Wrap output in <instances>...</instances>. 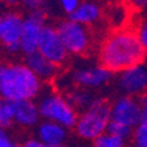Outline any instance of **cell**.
I'll return each instance as SVG.
<instances>
[{"instance_id":"cell-5","label":"cell","mask_w":147,"mask_h":147,"mask_svg":"<svg viewBox=\"0 0 147 147\" xmlns=\"http://www.w3.org/2000/svg\"><path fill=\"white\" fill-rule=\"evenodd\" d=\"M54 26L68 55L80 57L91 50L92 36L88 28L72 21L71 18H63Z\"/></svg>"},{"instance_id":"cell-16","label":"cell","mask_w":147,"mask_h":147,"mask_svg":"<svg viewBox=\"0 0 147 147\" xmlns=\"http://www.w3.org/2000/svg\"><path fill=\"white\" fill-rule=\"evenodd\" d=\"M66 97L71 102V105L78 110V113H80L88 107H91L98 98V96L92 91H87V89L82 88H72L67 92Z\"/></svg>"},{"instance_id":"cell-14","label":"cell","mask_w":147,"mask_h":147,"mask_svg":"<svg viewBox=\"0 0 147 147\" xmlns=\"http://www.w3.org/2000/svg\"><path fill=\"white\" fill-rule=\"evenodd\" d=\"M13 107V119L15 123L20 127L30 129L36 127L41 121L38 107L34 100H24L12 102Z\"/></svg>"},{"instance_id":"cell-28","label":"cell","mask_w":147,"mask_h":147,"mask_svg":"<svg viewBox=\"0 0 147 147\" xmlns=\"http://www.w3.org/2000/svg\"><path fill=\"white\" fill-rule=\"evenodd\" d=\"M126 3L134 9H147V0H126Z\"/></svg>"},{"instance_id":"cell-32","label":"cell","mask_w":147,"mask_h":147,"mask_svg":"<svg viewBox=\"0 0 147 147\" xmlns=\"http://www.w3.org/2000/svg\"><path fill=\"white\" fill-rule=\"evenodd\" d=\"M46 1H47V0H46Z\"/></svg>"},{"instance_id":"cell-24","label":"cell","mask_w":147,"mask_h":147,"mask_svg":"<svg viewBox=\"0 0 147 147\" xmlns=\"http://www.w3.org/2000/svg\"><path fill=\"white\" fill-rule=\"evenodd\" d=\"M0 147H21V143L13 139L8 130L0 129Z\"/></svg>"},{"instance_id":"cell-30","label":"cell","mask_w":147,"mask_h":147,"mask_svg":"<svg viewBox=\"0 0 147 147\" xmlns=\"http://www.w3.org/2000/svg\"><path fill=\"white\" fill-rule=\"evenodd\" d=\"M96 1H98V3H100V1H114V0H96Z\"/></svg>"},{"instance_id":"cell-29","label":"cell","mask_w":147,"mask_h":147,"mask_svg":"<svg viewBox=\"0 0 147 147\" xmlns=\"http://www.w3.org/2000/svg\"><path fill=\"white\" fill-rule=\"evenodd\" d=\"M0 3L8 8H13V7H17L20 4V0H0Z\"/></svg>"},{"instance_id":"cell-20","label":"cell","mask_w":147,"mask_h":147,"mask_svg":"<svg viewBox=\"0 0 147 147\" xmlns=\"http://www.w3.org/2000/svg\"><path fill=\"white\" fill-rule=\"evenodd\" d=\"M15 123L13 119V107L12 102H7L3 101L0 105V129L8 130Z\"/></svg>"},{"instance_id":"cell-22","label":"cell","mask_w":147,"mask_h":147,"mask_svg":"<svg viewBox=\"0 0 147 147\" xmlns=\"http://www.w3.org/2000/svg\"><path fill=\"white\" fill-rule=\"evenodd\" d=\"M135 33H137L138 38H139V42L142 43V46L147 51V15L143 16L139 20V22L137 25V29H135Z\"/></svg>"},{"instance_id":"cell-19","label":"cell","mask_w":147,"mask_h":147,"mask_svg":"<svg viewBox=\"0 0 147 147\" xmlns=\"http://www.w3.org/2000/svg\"><path fill=\"white\" fill-rule=\"evenodd\" d=\"M131 147H147V122H139L131 131Z\"/></svg>"},{"instance_id":"cell-12","label":"cell","mask_w":147,"mask_h":147,"mask_svg":"<svg viewBox=\"0 0 147 147\" xmlns=\"http://www.w3.org/2000/svg\"><path fill=\"white\" fill-rule=\"evenodd\" d=\"M70 130L50 121H40L36 126V138L46 147H66Z\"/></svg>"},{"instance_id":"cell-13","label":"cell","mask_w":147,"mask_h":147,"mask_svg":"<svg viewBox=\"0 0 147 147\" xmlns=\"http://www.w3.org/2000/svg\"><path fill=\"white\" fill-rule=\"evenodd\" d=\"M24 64L42 83L54 82L57 79V76L59 75V70H61V67L51 63V62L47 61L46 58H43L42 55L38 54L37 51L33 53V54L25 55Z\"/></svg>"},{"instance_id":"cell-26","label":"cell","mask_w":147,"mask_h":147,"mask_svg":"<svg viewBox=\"0 0 147 147\" xmlns=\"http://www.w3.org/2000/svg\"><path fill=\"white\" fill-rule=\"evenodd\" d=\"M138 107H139V116H141V122H147V93L138 96Z\"/></svg>"},{"instance_id":"cell-9","label":"cell","mask_w":147,"mask_h":147,"mask_svg":"<svg viewBox=\"0 0 147 147\" xmlns=\"http://www.w3.org/2000/svg\"><path fill=\"white\" fill-rule=\"evenodd\" d=\"M37 53L51 63L57 64L58 67L63 66L70 58V55L67 54L58 33H57L55 26L50 24H46L41 32L38 45H37Z\"/></svg>"},{"instance_id":"cell-17","label":"cell","mask_w":147,"mask_h":147,"mask_svg":"<svg viewBox=\"0 0 147 147\" xmlns=\"http://www.w3.org/2000/svg\"><path fill=\"white\" fill-rule=\"evenodd\" d=\"M108 20L116 29H119L125 24L126 18H127V9L123 5H119L118 3L113 4L108 11Z\"/></svg>"},{"instance_id":"cell-4","label":"cell","mask_w":147,"mask_h":147,"mask_svg":"<svg viewBox=\"0 0 147 147\" xmlns=\"http://www.w3.org/2000/svg\"><path fill=\"white\" fill-rule=\"evenodd\" d=\"M37 107L42 121H50L66 127L74 129L78 121V110L67 97L57 91H47L40 96Z\"/></svg>"},{"instance_id":"cell-31","label":"cell","mask_w":147,"mask_h":147,"mask_svg":"<svg viewBox=\"0 0 147 147\" xmlns=\"http://www.w3.org/2000/svg\"><path fill=\"white\" fill-rule=\"evenodd\" d=\"M1 102H3V98L0 97V105H1Z\"/></svg>"},{"instance_id":"cell-18","label":"cell","mask_w":147,"mask_h":147,"mask_svg":"<svg viewBox=\"0 0 147 147\" xmlns=\"http://www.w3.org/2000/svg\"><path fill=\"white\" fill-rule=\"evenodd\" d=\"M126 142L127 141L117 135L104 133L92 142V147H126Z\"/></svg>"},{"instance_id":"cell-23","label":"cell","mask_w":147,"mask_h":147,"mask_svg":"<svg viewBox=\"0 0 147 147\" xmlns=\"http://www.w3.org/2000/svg\"><path fill=\"white\" fill-rule=\"evenodd\" d=\"M57 1H58V5L62 12L66 13L67 16H71L83 0H57Z\"/></svg>"},{"instance_id":"cell-2","label":"cell","mask_w":147,"mask_h":147,"mask_svg":"<svg viewBox=\"0 0 147 147\" xmlns=\"http://www.w3.org/2000/svg\"><path fill=\"white\" fill-rule=\"evenodd\" d=\"M42 89L43 83L24 63H0V97L3 101L36 100Z\"/></svg>"},{"instance_id":"cell-27","label":"cell","mask_w":147,"mask_h":147,"mask_svg":"<svg viewBox=\"0 0 147 147\" xmlns=\"http://www.w3.org/2000/svg\"><path fill=\"white\" fill-rule=\"evenodd\" d=\"M21 147H46L40 139H37L36 137L33 138H28L21 143Z\"/></svg>"},{"instance_id":"cell-6","label":"cell","mask_w":147,"mask_h":147,"mask_svg":"<svg viewBox=\"0 0 147 147\" xmlns=\"http://www.w3.org/2000/svg\"><path fill=\"white\" fill-rule=\"evenodd\" d=\"M67 78L74 88L95 92L107 87L113 79V74L100 63H84L75 66L71 71H68Z\"/></svg>"},{"instance_id":"cell-21","label":"cell","mask_w":147,"mask_h":147,"mask_svg":"<svg viewBox=\"0 0 147 147\" xmlns=\"http://www.w3.org/2000/svg\"><path fill=\"white\" fill-rule=\"evenodd\" d=\"M131 131H133V129L127 127V126H125V125H121V123H118V122H114V121H110L109 125H108V129H107V133L117 135V137L122 138L125 141L130 139Z\"/></svg>"},{"instance_id":"cell-10","label":"cell","mask_w":147,"mask_h":147,"mask_svg":"<svg viewBox=\"0 0 147 147\" xmlns=\"http://www.w3.org/2000/svg\"><path fill=\"white\" fill-rule=\"evenodd\" d=\"M116 86L122 95L138 97L147 93V62L135 64L118 74Z\"/></svg>"},{"instance_id":"cell-15","label":"cell","mask_w":147,"mask_h":147,"mask_svg":"<svg viewBox=\"0 0 147 147\" xmlns=\"http://www.w3.org/2000/svg\"><path fill=\"white\" fill-rule=\"evenodd\" d=\"M102 16H104V9L101 3L96 0H83L80 5L75 9V12L68 16V18L83 26L89 28L100 22Z\"/></svg>"},{"instance_id":"cell-8","label":"cell","mask_w":147,"mask_h":147,"mask_svg":"<svg viewBox=\"0 0 147 147\" xmlns=\"http://www.w3.org/2000/svg\"><path fill=\"white\" fill-rule=\"evenodd\" d=\"M46 20L47 16L43 9L28 12V15L24 16L21 37H20V53L29 55L37 51L38 40L43 26L46 25Z\"/></svg>"},{"instance_id":"cell-7","label":"cell","mask_w":147,"mask_h":147,"mask_svg":"<svg viewBox=\"0 0 147 147\" xmlns=\"http://www.w3.org/2000/svg\"><path fill=\"white\" fill-rule=\"evenodd\" d=\"M24 16L17 11H4L0 13V45L9 54L20 53V37Z\"/></svg>"},{"instance_id":"cell-25","label":"cell","mask_w":147,"mask_h":147,"mask_svg":"<svg viewBox=\"0 0 147 147\" xmlns=\"http://www.w3.org/2000/svg\"><path fill=\"white\" fill-rule=\"evenodd\" d=\"M46 0H20V4L28 12H33L37 9H43V4Z\"/></svg>"},{"instance_id":"cell-11","label":"cell","mask_w":147,"mask_h":147,"mask_svg":"<svg viewBox=\"0 0 147 147\" xmlns=\"http://www.w3.org/2000/svg\"><path fill=\"white\" fill-rule=\"evenodd\" d=\"M110 121L134 129L141 122L137 97L119 95L110 102Z\"/></svg>"},{"instance_id":"cell-1","label":"cell","mask_w":147,"mask_h":147,"mask_svg":"<svg viewBox=\"0 0 147 147\" xmlns=\"http://www.w3.org/2000/svg\"><path fill=\"white\" fill-rule=\"evenodd\" d=\"M97 58L98 63L114 75L146 62L147 51L139 42L134 29L119 28L102 40Z\"/></svg>"},{"instance_id":"cell-3","label":"cell","mask_w":147,"mask_h":147,"mask_svg":"<svg viewBox=\"0 0 147 147\" xmlns=\"http://www.w3.org/2000/svg\"><path fill=\"white\" fill-rule=\"evenodd\" d=\"M109 122L110 102L98 97L91 107L78 114V121L74 130L80 139L93 142L97 137L107 133Z\"/></svg>"}]
</instances>
